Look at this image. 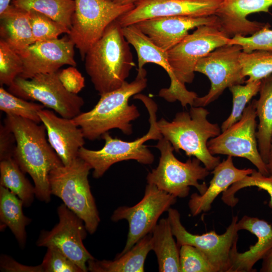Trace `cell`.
I'll use <instances>...</instances> for the list:
<instances>
[{
	"mask_svg": "<svg viewBox=\"0 0 272 272\" xmlns=\"http://www.w3.org/2000/svg\"><path fill=\"white\" fill-rule=\"evenodd\" d=\"M4 122L16 138L13 158L22 171L31 177L36 197L42 201L49 202L50 172L63 164L46 140L44 125L13 115H6Z\"/></svg>",
	"mask_w": 272,
	"mask_h": 272,
	"instance_id": "cell-1",
	"label": "cell"
},
{
	"mask_svg": "<svg viewBox=\"0 0 272 272\" xmlns=\"http://www.w3.org/2000/svg\"><path fill=\"white\" fill-rule=\"evenodd\" d=\"M146 75L144 68L138 69L137 76L133 81H125L119 88L101 95L91 110L72 118L81 128L85 139L95 140L113 128H118L125 134L132 133L130 122L138 118L140 113L137 106L129 104L128 100L146 88Z\"/></svg>",
	"mask_w": 272,
	"mask_h": 272,
	"instance_id": "cell-2",
	"label": "cell"
},
{
	"mask_svg": "<svg viewBox=\"0 0 272 272\" xmlns=\"http://www.w3.org/2000/svg\"><path fill=\"white\" fill-rule=\"evenodd\" d=\"M84 60L86 72L100 95L119 88L126 81L134 63L117 20L89 49Z\"/></svg>",
	"mask_w": 272,
	"mask_h": 272,
	"instance_id": "cell-3",
	"label": "cell"
},
{
	"mask_svg": "<svg viewBox=\"0 0 272 272\" xmlns=\"http://www.w3.org/2000/svg\"><path fill=\"white\" fill-rule=\"evenodd\" d=\"M210 112L203 107L191 106L189 111L177 112L171 121L162 118L157 121L163 137L169 141L176 152L184 151L190 157L198 159L209 170H213L221 162L213 155L207 144L209 140L221 132L218 123L207 118Z\"/></svg>",
	"mask_w": 272,
	"mask_h": 272,
	"instance_id": "cell-4",
	"label": "cell"
},
{
	"mask_svg": "<svg viewBox=\"0 0 272 272\" xmlns=\"http://www.w3.org/2000/svg\"><path fill=\"white\" fill-rule=\"evenodd\" d=\"M134 99L140 100L144 104L149 114L150 126L148 132L142 137L132 142H126L113 138L108 132L102 134L105 141L104 147L99 150L80 148L78 157L87 163L93 169L95 178L101 177L114 164L129 160H134L144 165H150L154 162V156L144 143L150 140H159L163 138L157 121L156 103L150 97L137 94Z\"/></svg>",
	"mask_w": 272,
	"mask_h": 272,
	"instance_id": "cell-5",
	"label": "cell"
},
{
	"mask_svg": "<svg viewBox=\"0 0 272 272\" xmlns=\"http://www.w3.org/2000/svg\"><path fill=\"white\" fill-rule=\"evenodd\" d=\"M91 169V166L78 157L70 165L52 170L49 181L51 194L59 197L84 221L87 232L93 234L100 219L88 180Z\"/></svg>",
	"mask_w": 272,
	"mask_h": 272,
	"instance_id": "cell-6",
	"label": "cell"
},
{
	"mask_svg": "<svg viewBox=\"0 0 272 272\" xmlns=\"http://www.w3.org/2000/svg\"><path fill=\"white\" fill-rule=\"evenodd\" d=\"M155 147L160 152L159 162L148 174V184H154L159 189L180 198L188 196L190 186L195 187L200 194L205 192L207 184H200L198 181L204 180L210 173L200 165L198 159L193 157L185 162L179 161L173 154L174 149L170 142L164 138Z\"/></svg>",
	"mask_w": 272,
	"mask_h": 272,
	"instance_id": "cell-7",
	"label": "cell"
},
{
	"mask_svg": "<svg viewBox=\"0 0 272 272\" xmlns=\"http://www.w3.org/2000/svg\"><path fill=\"white\" fill-rule=\"evenodd\" d=\"M69 38L84 60L89 49L102 36L107 27L134 9L133 5L121 6L107 0H75Z\"/></svg>",
	"mask_w": 272,
	"mask_h": 272,
	"instance_id": "cell-8",
	"label": "cell"
},
{
	"mask_svg": "<svg viewBox=\"0 0 272 272\" xmlns=\"http://www.w3.org/2000/svg\"><path fill=\"white\" fill-rule=\"evenodd\" d=\"M229 39L220 26L203 25L167 51L168 61L179 85L185 87L186 83H191L198 60L216 48L228 44Z\"/></svg>",
	"mask_w": 272,
	"mask_h": 272,
	"instance_id": "cell-9",
	"label": "cell"
},
{
	"mask_svg": "<svg viewBox=\"0 0 272 272\" xmlns=\"http://www.w3.org/2000/svg\"><path fill=\"white\" fill-rule=\"evenodd\" d=\"M9 91L24 99L39 101L65 118L72 119L81 113L84 104L81 97L65 89L58 72L38 74L28 79L18 76Z\"/></svg>",
	"mask_w": 272,
	"mask_h": 272,
	"instance_id": "cell-10",
	"label": "cell"
},
{
	"mask_svg": "<svg viewBox=\"0 0 272 272\" xmlns=\"http://www.w3.org/2000/svg\"><path fill=\"white\" fill-rule=\"evenodd\" d=\"M176 199L154 184H148L143 198L138 203L132 207L120 206L114 210L111 217L112 221L124 219L128 223L125 246L116 256L124 254L143 237L151 233L161 215L168 211Z\"/></svg>",
	"mask_w": 272,
	"mask_h": 272,
	"instance_id": "cell-11",
	"label": "cell"
},
{
	"mask_svg": "<svg viewBox=\"0 0 272 272\" xmlns=\"http://www.w3.org/2000/svg\"><path fill=\"white\" fill-rule=\"evenodd\" d=\"M255 101L256 99H253L249 103L238 121L218 136L209 140L207 146L213 155L221 154L245 158L259 172L268 176L269 173L267 165L262 160L258 149Z\"/></svg>",
	"mask_w": 272,
	"mask_h": 272,
	"instance_id": "cell-12",
	"label": "cell"
},
{
	"mask_svg": "<svg viewBox=\"0 0 272 272\" xmlns=\"http://www.w3.org/2000/svg\"><path fill=\"white\" fill-rule=\"evenodd\" d=\"M167 212V219L179 247L184 244L193 246L208 257L218 272L229 271L231 254L237 248V216L233 217L231 224L222 234L211 231L198 235L192 234L185 228L176 209L170 208Z\"/></svg>",
	"mask_w": 272,
	"mask_h": 272,
	"instance_id": "cell-13",
	"label": "cell"
},
{
	"mask_svg": "<svg viewBox=\"0 0 272 272\" xmlns=\"http://www.w3.org/2000/svg\"><path fill=\"white\" fill-rule=\"evenodd\" d=\"M242 51L241 46L227 44L198 60L194 71L206 75L211 86L207 94L195 99L193 106H206L217 100L226 88L245 82L239 61Z\"/></svg>",
	"mask_w": 272,
	"mask_h": 272,
	"instance_id": "cell-14",
	"label": "cell"
},
{
	"mask_svg": "<svg viewBox=\"0 0 272 272\" xmlns=\"http://www.w3.org/2000/svg\"><path fill=\"white\" fill-rule=\"evenodd\" d=\"M58 223L50 230H42L36 245L55 246L83 271H88L87 262L95 258L83 244L87 230L84 221L63 203L57 208Z\"/></svg>",
	"mask_w": 272,
	"mask_h": 272,
	"instance_id": "cell-15",
	"label": "cell"
},
{
	"mask_svg": "<svg viewBox=\"0 0 272 272\" xmlns=\"http://www.w3.org/2000/svg\"><path fill=\"white\" fill-rule=\"evenodd\" d=\"M122 32L127 42L137 52L138 69L144 68L146 63H153L164 69L169 76L170 87L161 89L159 96L169 102L178 100L183 107H186L187 105L193 106L197 95L178 83L168 61L167 51L156 45L135 25L122 27Z\"/></svg>",
	"mask_w": 272,
	"mask_h": 272,
	"instance_id": "cell-16",
	"label": "cell"
},
{
	"mask_svg": "<svg viewBox=\"0 0 272 272\" xmlns=\"http://www.w3.org/2000/svg\"><path fill=\"white\" fill-rule=\"evenodd\" d=\"M223 0H143L119 17L122 27L161 17H200L215 15Z\"/></svg>",
	"mask_w": 272,
	"mask_h": 272,
	"instance_id": "cell-17",
	"label": "cell"
},
{
	"mask_svg": "<svg viewBox=\"0 0 272 272\" xmlns=\"http://www.w3.org/2000/svg\"><path fill=\"white\" fill-rule=\"evenodd\" d=\"M75 44L69 36L37 41L19 54L23 71L19 77L28 79L36 75L56 73L65 65L76 66Z\"/></svg>",
	"mask_w": 272,
	"mask_h": 272,
	"instance_id": "cell-18",
	"label": "cell"
},
{
	"mask_svg": "<svg viewBox=\"0 0 272 272\" xmlns=\"http://www.w3.org/2000/svg\"><path fill=\"white\" fill-rule=\"evenodd\" d=\"M134 25L165 51L181 41L191 29L203 25L220 26L215 15L200 17H161L143 20Z\"/></svg>",
	"mask_w": 272,
	"mask_h": 272,
	"instance_id": "cell-19",
	"label": "cell"
},
{
	"mask_svg": "<svg viewBox=\"0 0 272 272\" xmlns=\"http://www.w3.org/2000/svg\"><path fill=\"white\" fill-rule=\"evenodd\" d=\"M272 0H223L216 12L221 30L229 38L252 35L266 23L251 21L247 16L254 13L269 12Z\"/></svg>",
	"mask_w": 272,
	"mask_h": 272,
	"instance_id": "cell-20",
	"label": "cell"
},
{
	"mask_svg": "<svg viewBox=\"0 0 272 272\" xmlns=\"http://www.w3.org/2000/svg\"><path fill=\"white\" fill-rule=\"evenodd\" d=\"M44 125L48 141L62 164L67 166L78 157L85 139L81 128L72 119L57 116L53 111L43 109L39 112Z\"/></svg>",
	"mask_w": 272,
	"mask_h": 272,
	"instance_id": "cell-21",
	"label": "cell"
},
{
	"mask_svg": "<svg viewBox=\"0 0 272 272\" xmlns=\"http://www.w3.org/2000/svg\"><path fill=\"white\" fill-rule=\"evenodd\" d=\"M237 227L239 231H249L257 241L244 252H239L237 248L232 252L228 272L254 271L255 264L272 248V227L265 221L245 215L238 221Z\"/></svg>",
	"mask_w": 272,
	"mask_h": 272,
	"instance_id": "cell-22",
	"label": "cell"
},
{
	"mask_svg": "<svg viewBox=\"0 0 272 272\" xmlns=\"http://www.w3.org/2000/svg\"><path fill=\"white\" fill-rule=\"evenodd\" d=\"M253 170L250 168H237L234 165L232 157L228 156L213 170V177L205 192L201 194L194 193L191 195L188 205L192 216L210 211L217 196L234 183L250 174Z\"/></svg>",
	"mask_w": 272,
	"mask_h": 272,
	"instance_id": "cell-23",
	"label": "cell"
},
{
	"mask_svg": "<svg viewBox=\"0 0 272 272\" xmlns=\"http://www.w3.org/2000/svg\"><path fill=\"white\" fill-rule=\"evenodd\" d=\"M1 39L19 54L35 42L29 12L11 4L0 14Z\"/></svg>",
	"mask_w": 272,
	"mask_h": 272,
	"instance_id": "cell-24",
	"label": "cell"
},
{
	"mask_svg": "<svg viewBox=\"0 0 272 272\" xmlns=\"http://www.w3.org/2000/svg\"><path fill=\"white\" fill-rule=\"evenodd\" d=\"M152 234L140 239L129 250L116 256L113 260H98L95 258L87 262L88 270L92 272H143L146 257L151 249Z\"/></svg>",
	"mask_w": 272,
	"mask_h": 272,
	"instance_id": "cell-25",
	"label": "cell"
},
{
	"mask_svg": "<svg viewBox=\"0 0 272 272\" xmlns=\"http://www.w3.org/2000/svg\"><path fill=\"white\" fill-rule=\"evenodd\" d=\"M151 234V249L157 256L159 271H180L179 246L167 218L160 219Z\"/></svg>",
	"mask_w": 272,
	"mask_h": 272,
	"instance_id": "cell-26",
	"label": "cell"
},
{
	"mask_svg": "<svg viewBox=\"0 0 272 272\" xmlns=\"http://www.w3.org/2000/svg\"><path fill=\"white\" fill-rule=\"evenodd\" d=\"M259 93V99L255 101L259 119L256 137L260 156L267 164L272 134V74L261 80Z\"/></svg>",
	"mask_w": 272,
	"mask_h": 272,
	"instance_id": "cell-27",
	"label": "cell"
},
{
	"mask_svg": "<svg viewBox=\"0 0 272 272\" xmlns=\"http://www.w3.org/2000/svg\"><path fill=\"white\" fill-rule=\"evenodd\" d=\"M22 201L8 188L0 185L1 230L8 227L14 235L20 246L25 247L27 234L26 227L31 219L23 212Z\"/></svg>",
	"mask_w": 272,
	"mask_h": 272,
	"instance_id": "cell-28",
	"label": "cell"
},
{
	"mask_svg": "<svg viewBox=\"0 0 272 272\" xmlns=\"http://www.w3.org/2000/svg\"><path fill=\"white\" fill-rule=\"evenodd\" d=\"M0 161V185L17 195L24 207H30L35 195L34 186L25 177L13 158Z\"/></svg>",
	"mask_w": 272,
	"mask_h": 272,
	"instance_id": "cell-29",
	"label": "cell"
},
{
	"mask_svg": "<svg viewBox=\"0 0 272 272\" xmlns=\"http://www.w3.org/2000/svg\"><path fill=\"white\" fill-rule=\"evenodd\" d=\"M11 4L27 11L35 10L70 29L71 27L75 0H12Z\"/></svg>",
	"mask_w": 272,
	"mask_h": 272,
	"instance_id": "cell-30",
	"label": "cell"
},
{
	"mask_svg": "<svg viewBox=\"0 0 272 272\" xmlns=\"http://www.w3.org/2000/svg\"><path fill=\"white\" fill-rule=\"evenodd\" d=\"M239 61L245 82L261 80L272 74V51L254 50L249 53L241 52Z\"/></svg>",
	"mask_w": 272,
	"mask_h": 272,
	"instance_id": "cell-31",
	"label": "cell"
},
{
	"mask_svg": "<svg viewBox=\"0 0 272 272\" xmlns=\"http://www.w3.org/2000/svg\"><path fill=\"white\" fill-rule=\"evenodd\" d=\"M44 106L28 102L0 88V109L6 115H13L32 120L37 123L41 122L39 112Z\"/></svg>",
	"mask_w": 272,
	"mask_h": 272,
	"instance_id": "cell-32",
	"label": "cell"
},
{
	"mask_svg": "<svg viewBox=\"0 0 272 272\" xmlns=\"http://www.w3.org/2000/svg\"><path fill=\"white\" fill-rule=\"evenodd\" d=\"M233 85L229 88L232 95V109L228 117L222 123L221 127L223 131L238 121L241 117L246 105L260 90L261 80L245 82Z\"/></svg>",
	"mask_w": 272,
	"mask_h": 272,
	"instance_id": "cell-33",
	"label": "cell"
},
{
	"mask_svg": "<svg viewBox=\"0 0 272 272\" xmlns=\"http://www.w3.org/2000/svg\"><path fill=\"white\" fill-rule=\"evenodd\" d=\"M251 186H256L267 191L270 197L269 206L272 208V176L264 175L255 169L250 174L234 183L223 192L222 200L227 206L235 207L238 202L235 193L243 188Z\"/></svg>",
	"mask_w": 272,
	"mask_h": 272,
	"instance_id": "cell-34",
	"label": "cell"
},
{
	"mask_svg": "<svg viewBox=\"0 0 272 272\" xmlns=\"http://www.w3.org/2000/svg\"><path fill=\"white\" fill-rule=\"evenodd\" d=\"M28 12L35 42L55 39L63 33L70 34L69 28L48 16L33 10Z\"/></svg>",
	"mask_w": 272,
	"mask_h": 272,
	"instance_id": "cell-35",
	"label": "cell"
},
{
	"mask_svg": "<svg viewBox=\"0 0 272 272\" xmlns=\"http://www.w3.org/2000/svg\"><path fill=\"white\" fill-rule=\"evenodd\" d=\"M23 71L20 55L6 41L0 40V84L11 86Z\"/></svg>",
	"mask_w": 272,
	"mask_h": 272,
	"instance_id": "cell-36",
	"label": "cell"
},
{
	"mask_svg": "<svg viewBox=\"0 0 272 272\" xmlns=\"http://www.w3.org/2000/svg\"><path fill=\"white\" fill-rule=\"evenodd\" d=\"M180 247V272H218L208 257L195 247L184 244Z\"/></svg>",
	"mask_w": 272,
	"mask_h": 272,
	"instance_id": "cell-37",
	"label": "cell"
},
{
	"mask_svg": "<svg viewBox=\"0 0 272 272\" xmlns=\"http://www.w3.org/2000/svg\"><path fill=\"white\" fill-rule=\"evenodd\" d=\"M267 23L264 27L250 36H235L230 38L228 44L242 46V51L249 53L254 50L272 51V30Z\"/></svg>",
	"mask_w": 272,
	"mask_h": 272,
	"instance_id": "cell-38",
	"label": "cell"
},
{
	"mask_svg": "<svg viewBox=\"0 0 272 272\" xmlns=\"http://www.w3.org/2000/svg\"><path fill=\"white\" fill-rule=\"evenodd\" d=\"M47 248L41 264L43 272H83L57 247L51 246Z\"/></svg>",
	"mask_w": 272,
	"mask_h": 272,
	"instance_id": "cell-39",
	"label": "cell"
},
{
	"mask_svg": "<svg viewBox=\"0 0 272 272\" xmlns=\"http://www.w3.org/2000/svg\"><path fill=\"white\" fill-rule=\"evenodd\" d=\"M58 76L63 87L69 92L77 94L85 87V79L75 66H70L58 71Z\"/></svg>",
	"mask_w": 272,
	"mask_h": 272,
	"instance_id": "cell-40",
	"label": "cell"
},
{
	"mask_svg": "<svg viewBox=\"0 0 272 272\" xmlns=\"http://www.w3.org/2000/svg\"><path fill=\"white\" fill-rule=\"evenodd\" d=\"M16 146L15 137L5 124L0 125V161L13 158Z\"/></svg>",
	"mask_w": 272,
	"mask_h": 272,
	"instance_id": "cell-41",
	"label": "cell"
},
{
	"mask_svg": "<svg viewBox=\"0 0 272 272\" xmlns=\"http://www.w3.org/2000/svg\"><path fill=\"white\" fill-rule=\"evenodd\" d=\"M0 268L2 271L6 272H43L41 264L36 266L23 265L5 254L1 255Z\"/></svg>",
	"mask_w": 272,
	"mask_h": 272,
	"instance_id": "cell-42",
	"label": "cell"
},
{
	"mask_svg": "<svg viewBox=\"0 0 272 272\" xmlns=\"http://www.w3.org/2000/svg\"><path fill=\"white\" fill-rule=\"evenodd\" d=\"M261 272H272V248L262 258Z\"/></svg>",
	"mask_w": 272,
	"mask_h": 272,
	"instance_id": "cell-43",
	"label": "cell"
},
{
	"mask_svg": "<svg viewBox=\"0 0 272 272\" xmlns=\"http://www.w3.org/2000/svg\"><path fill=\"white\" fill-rule=\"evenodd\" d=\"M110 2H111L113 4L121 5V6H125V5H136L139 3L141 2L143 0H107Z\"/></svg>",
	"mask_w": 272,
	"mask_h": 272,
	"instance_id": "cell-44",
	"label": "cell"
},
{
	"mask_svg": "<svg viewBox=\"0 0 272 272\" xmlns=\"http://www.w3.org/2000/svg\"><path fill=\"white\" fill-rule=\"evenodd\" d=\"M267 167L270 175L272 176V134L270 140V147Z\"/></svg>",
	"mask_w": 272,
	"mask_h": 272,
	"instance_id": "cell-45",
	"label": "cell"
},
{
	"mask_svg": "<svg viewBox=\"0 0 272 272\" xmlns=\"http://www.w3.org/2000/svg\"><path fill=\"white\" fill-rule=\"evenodd\" d=\"M12 0H0V14L3 13L11 5Z\"/></svg>",
	"mask_w": 272,
	"mask_h": 272,
	"instance_id": "cell-46",
	"label": "cell"
}]
</instances>
